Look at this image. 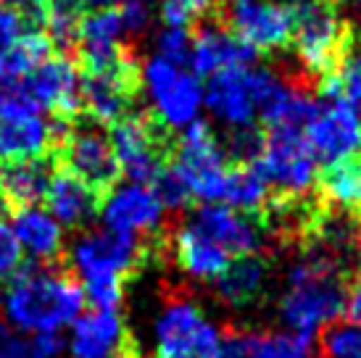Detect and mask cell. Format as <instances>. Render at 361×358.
<instances>
[{"mask_svg": "<svg viewBox=\"0 0 361 358\" xmlns=\"http://www.w3.org/2000/svg\"><path fill=\"white\" fill-rule=\"evenodd\" d=\"M216 21L256 53L277 50L290 42L293 6L274 0H219Z\"/></svg>", "mask_w": 361, "mask_h": 358, "instance_id": "9", "label": "cell"}, {"mask_svg": "<svg viewBox=\"0 0 361 358\" xmlns=\"http://www.w3.org/2000/svg\"><path fill=\"white\" fill-rule=\"evenodd\" d=\"M32 32V24L27 16L13 6H0V53L8 50L21 35Z\"/></svg>", "mask_w": 361, "mask_h": 358, "instance_id": "36", "label": "cell"}, {"mask_svg": "<svg viewBox=\"0 0 361 358\" xmlns=\"http://www.w3.org/2000/svg\"><path fill=\"white\" fill-rule=\"evenodd\" d=\"M319 90H335L343 98L351 103L353 109L361 113V35L351 32V37L345 42L338 66L332 71V77L322 82Z\"/></svg>", "mask_w": 361, "mask_h": 358, "instance_id": "27", "label": "cell"}, {"mask_svg": "<svg viewBox=\"0 0 361 358\" xmlns=\"http://www.w3.org/2000/svg\"><path fill=\"white\" fill-rule=\"evenodd\" d=\"M216 358H253L251 335H248V332H238V329H227L219 340Z\"/></svg>", "mask_w": 361, "mask_h": 358, "instance_id": "39", "label": "cell"}, {"mask_svg": "<svg viewBox=\"0 0 361 358\" xmlns=\"http://www.w3.org/2000/svg\"><path fill=\"white\" fill-rule=\"evenodd\" d=\"M221 332L185 295H171L156 319V358H216Z\"/></svg>", "mask_w": 361, "mask_h": 358, "instance_id": "7", "label": "cell"}, {"mask_svg": "<svg viewBox=\"0 0 361 358\" xmlns=\"http://www.w3.org/2000/svg\"><path fill=\"white\" fill-rule=\"evenodd\" d=\"M74 358H140V345L116 311H92L74 324Z\"/></svg>", "mask_w": 361, "mask_h": 358, "instance_id": "13", "label": "cell"}, {"mask_svg": "<svg viewBox=\"0 0 361 358\" xmlns=\"http://www.w3.org/2000/svg\"><path fill=\"white\" fill-rule=\"evenodd\" d=\"M343 316L348 319L351 324H359L361 327V266L348 279V288H345V314Z\"/></svg>", "mask_w": 361, "mask_h": 358, "instance_id": "40", "label": "cell"}, {"mask_svg": "<svg viewBox=\"0 0 361 358\" xmlns=\"http://www.w3.org/2000/svg\"><path fill=\"white\" fill-rule=\"evenodd\" d=\"M253 358H317L314 338L298 332H256L251 335Z\"/></svg>", "mask_w": 361, "mask_h": 358, "instance_id": "29", "label": "cell"}, {"mask_svg": "<svg viewBox=\"0 0 361 358\" xmlns=\"http://www.w3.org/2000/svg\"><path fill=\"white\" fill-rule=\"evenodd\" d=\"M82 11H101V8H114L121 0H74Z\"/></svg>", "mask_w": 361, "mask_h": 358, "instance_id": "41", "label": "cell"}, {"mask_svg": "<svg viewBox=\"0 0 361 358\" xmlns=\"http://www.w3.org/2000/svg\"><path fill=\"white\" fill-rule=\"evenodd\" d=\"M356 240H359V250H361V216L356 219Z\"/></svg>", "mask_w": 361, "mask_h": 358, "instance_id": "44", "label": "cell"}, {"mask_svg": "<svg viewBox=\"0 0 361 358\" xmlns=\"http://www.w3.org/2000/svg\"><path fill=\"white\" fill-rule=\"evenodd\" d=\"M111 148L116 153L119 169L135 185H148L156 179L174 153L171 130L164 127L156 113H127L111 124Z\"/></svg>", "mask_w": 361, "mask_h": 358, "instance_id": "4", "label": "cell"}, {"mask_svg": "<svg viewBox=\"0 0 361 358\" xmlns=\"http://www.w3.org/2000/svg\"><path fill=\"white\" fill-rule=\"evenodd\" d=\"M151 245L137 235L127 232H90L74 242L71 259L82 271V277H116L127 279L137 274L148 259Z\"/></svg>", "mask_w": 361, "mask_h": 358, "instance_id": "10", "label": "cell"}, {"mask_svg": "<svg viewBox=\"0 0 361 358\" xmlns=\"http://www.w3.org/2000/svg\"><path fill=\"white\" fill-rule=\"evenodd\" d=\"M53 156L51 124L40 116L30 119H0V166L21 163V161H40Z\"/></svg>", "mask_w": 361, "mask_h": 358, "instance_id": "20", "label": "cell"}, {"mask_svg": "<svg viewBox=\"0 0 361 358\" xmlns=\"http://www.w3.org/2000/svg\"><path fill=\"white\" fill-rule=\"evenodd\" d=\"M253 166L274 187L277 198H306L317 182V159L303 130L295 127H271L264 137L261 159Z\"/></svg>", "mask_w": 361, "mask_h": 358, "instance_id": "5", "label": "cell"}, {"mask_svg": "<svg viewBox=\"0 0 361 358\" xmlns=\"http://www.w3.org/2000/svg\"><path fill=\"white\" fill-rule=\"evenodd\" d=\"M63 342L56 332L24 338L6 321H0V358H61Z\"/></svg>", "mask_w": 361, "mask_h": 358, "instance_id": "28", "label": "cell"}, {"mask_svg": "<svg viewBox=\"0 0 361 358\" xmlns=\"http://www.w3.org/2000/svg\"><path fill=\"white\" fill-rule=\"evenodd\" d=\"M174 166L185 177L192 198L203 203H221L230 166L206 121L198 119L185 127L180 142L174 145Z\"/></svg>", "mask_w": 361, "mask_h": 358, "instance_id": "8", "label": "cell"}, {"mask_svg": "<svg viewBox=\"0 0 361 358\" xmlns=\"http://www.w3.org/2000/svg\"><path fill=\"white\" fill-rule=\"evenodd\" d=\"M303 137L309 142L317 163H338V161L361 156V116L348 100L335 90H319L317 109L309 124L303 127Z\"/></svg>", "mask_w": 361, "mask_h": 358, "instance_id": "6", "label": "cell"}, {"mask_svg": "<svg viewBox=\"0 0 361 358\" xmlns=\"http://www.w3.org/2000/svg\"><path fill=\"white\" fill-rule=\"evenodd\" d=\"M203 103L219 121L227 127H251L256 119V106L248 87V66L224 69L209 77V85L203 90Z\"/></svg>", "mask_w": 361, "mask_h": 358, "instance_id": "16", "label": "cell"}, {"mask_svg": "<svg viewBox=\"0 0 361 358\" xmlns=\"http://www.w3.org/2000/svg\"><path fill=\"white\" fill-rule=\"evenodd\" d=\"M42 203L51 209V214L61 224H66V227H82V224H87V221H92L101 214L103 195H98L95 190H90L77 177L56 169L51 182H48Z\"/></svg>", "mask_w": 361, "mask_h": 358, "instance_id": "17", "label": "cell"}, {"mask_svg": "<svg viewBox=\"0 0 361 358\" xmlns=\"http://www.w3.org/2000/svg\"><path fill=\"white\" fill-rule=\"evenodd\" d=\"M290 6V40L301 61V71L322 85L327 77H332L353 30L341 16L338 0H295Z\"/></svg>", "mask_w": 361, "mask_h": 358, "instance_id": "2", "label": "cell"}, {"mask_svg": "<svg viewBox=\"0 0 361 358\" xmlns=\"http://www.w3.org/2000/svg\"><path fill=\"white\" fill-rule=\"evenodd\" d=\"M319 350L327 358H361V327L359 324H330L324 329Z\"/></svg>", "mask_w": 361, "mask_h": 358, "instance_id": "32", "label": "cell"}, {"mask_svg": "<svg viewBox=\"0 0 361 358\" xmlns=\"http://www.w3.org/2000/svg\"><path fill=\"white\" fill-rule=\"evenodd\" d=\"M11 324L35 335L56 332L77 319L85 306V290L63 266H19L3 298Z\"/></svg>", "mask_w": 361, "mask_h": 358, "instance_id": "1", "label": "cell"}, {"mask_svg": "<svg viewBox=\"0 0 361 358\" xmlns=\"http://www.w3.org/2000/svg\"><path fill=\"white\" fill-rule=\"evenodd\" d=\"M21 266V245L13 229L0 219V279L16 274Z\"/></svg>", "mask_w": 361, "mask_h": 358, "instance_id": "37", "label": "cell"}, {"mask_svg": "<svg viewBox=\"0 0 361 358\" xmlns=\"http://www.w3.org/2000/svg\"><path fill=\"white\" fill-rule=\"evenodd\" d=\"M156 103V119L169 130H185L192 121H198L203 106V87L195 74L180 71L174 80L151 95Z\"/></svg>", "mask_w": 361, "mask_h": 358, "instance_id": "21", "label": "cell"}, {"mask_svg": "<svg viewBox=\"0 0 361 358\" xmlns=\"http://www.w3.org/2000/svg\"><path fill=\"white\" fill-rule=\"evenodd\" d=\"M345 3H348L353 11H359V13H361V0H345Z\"/></svg>", "mask_w": 361, "mask_h": 358, "instance_id": "43", "label": "cell"}, {"mask_svg": "<svg viewBox=\"0 0 361 358\" xmlns=\"http://www.w3.org/2000/svg\"><path fill=\"white\" fill-rule=\"evenodd\" d=\"M171 242H174V256H177L180 268L185 274H190L192 279L214 282L230 266V253L221 250L214 240L203 235L201 229L192 227L190 221L174 232Z\"/></svg>", "mask_w": 361, "mask_h": 358, "instance_id": "19", "label": "cell"}, {"mask_svg": "<svg viewBox=\"0 0 361 358\" xmlns=\"http://www.w3.org/2000/svg\"><path fill=\"white\" fill-rule=\"evenodd\" d=\"M151 185H153L151 190L156 192V198H159V203L164 206V209L182 211V209H188V206H190L192 192H190V187H188L185 177L177 171V166H174L171 161L159 171V174H156V179H153Z\"/></svg>", "mask_w": 361, "mask_h": 358, "instance_id": "30", "label": "cell"}, {"mask_svg": "<svg viewBox=\"0 0 361 358\" xmlns=\"http://www.w3.org/2000/svg\"><path fill=\"white\" fill-rule=\"evenodd\" d=\"M264 137L267 132L256 130V124L251 127H238L232 130L224 140V156L235 161V166H251L261 159V150H264Z\"/></svg>", "mask_w": 361, "mask_h": 358, "instance_id": "31", "label": "cell"}, {"mask_svg": "<svg viewBox=\"0 0 361 358\" xmlns=\"http://www.w3.org/2000/svg\"><path fill=\"white\" fill-rule=\"evenodd\" d=\"M13 235L19 240V245L30 250L32 256L45 261H56L63 248L61 227L40 209H24L16 211L13 216Z\"/></svg>", "mask_w": 361, "mask_h": 358, "instance_id": "23", "label": "cell"}, {"mask_svg": "<svg viewBox=\"0 0 361 358\" xmlns=\"http://www.w3.org/2000/svg\"><path fill=\"white\" fill-rule=\"evenodd\" d=\"M269 190V182L264 179V174L253 163L251 166H232L230 174H227V187H224L221 203L240 211V214L256 216L267 209V203L271 198Z\"/></svg>", "mask_w": 361, "mask_h": 358, "instance_id": "25", "label": "cell"}, {"mask_svg": "<svg viewBox=\"0 0 361 358\" xmlns=\"http://www.w3.org/2000/svg\"><path fill=\"white\" fill-rule=\"evenodd\" d=\"M121 21H124V30L127 32H142L151 24V8L145 0H121L119 6Z\"/></svg>", "mask_w": 361, "mask_h": 358, "instance_id": "38", "label": "cell"}, {"mask_svg": "<svg viewBox=\"0 0 361 358\" xmlns=\"http://www.w3.org/2000/svg\"><path fill=\"white\" fill-rule=\"evenodd\" d=\"M219 0H164L161 3V19L166 27H182L188 30L190 24L203 21L209 13H216Z\"/></svg>", "mask_w": 361, "mask_h": 358, "instance_id": "33", "label": "cell"}, {"mask_svg": "<svg viewBox=\"0 0 361 358\" xmlns=\"http://www.w3.org/2000/svg\"><path fill=\"white\" fill-rule=\"evenodd\" d=\"M251 61H256V50L238 40L219 21H198L195 24L190 50V66L195 74L211 77L224 69L251 66Z\"/></svg>", "mask_w": 361, "mask_h": 358, "instance_id": "14", "label": "cell"}, {"mask_svg": "<svg viewBox=\"0 0 361 358\" xmlns=\"http://www.w3.org/2000/svg\"><path fill=\"white\" fill-rule=\"evenodd\" d=\"M80 69L63 53L48 56L40 66L21 80V87L37 106L48 109L59 119H77L82 116V87Z\"/></svg>", "mask_w": 361, "mask_h": 358, "instance_id": "11", "label": "cell"}, {"mask_svg": "<svg viewBox=\"0 0 361 358\" xmlns=\"http://www.w3.org/2000/svg\"><path fill=\"white\" fill-rule=\"evenodd\" d=\"M190 224L201 229L206 237H211L221 250H227L235 259L256 256L267 245V235H264L261 221H256L248 214L230 209L224 203L201 206L190 219Z\"/></svg>", "mask_w": 361, "mask_h": 358, "instance_id": "12", "label": "cell"}, {"mask_svg": "<svg viewBox=\"0 0 361 358\" xmlns=\"http://www.w3.org/2000/svg\"><path fill=\"white\" fill-rule=\"evenodd\" d=\"M85 295L98 311H114L124 298V279L116 277H87L85 279Z\"/></svg>", "mask_w": 361, "mask_h": 358, "instance_id": "35", "label": "cell"}, {"mask_svg": "<svg viewBox=\"0 0 361 358\" xmlns=\"http://www.w3.org/2000/svg\"><path fill=\"white\" fill-rule=\"evenodd\" d=\"M53 171L56 166L51 159L0 166V200L6 203L11 216L16 211L37 209V203L45 200V190H48Z\"/></svg>", "mask_w": 361, "mask_h": 358, "instance_id": "18", "label": "cell"}, {"mask_svg": "<svg viewBox=\"0 0 361 358\" xmlns=\"http://www.w3.org/2000/svg\"><path fill=\"white\" fill-rule=\"evenodd\" d=\"M16 87H21V82H11V80H6V77L0 74V103H3V100L8 98V95H11V92H13Z\"/></svg>", "mask_w": 361, "mask_h": 358, "instance_id": "42", "label": "cell"}, {"mask_svg": "<svg viewBox=\"0 0 361 358\" xmlns=\"http://www.w3.org/2000/svg\"><path fill=\"white\" fill-rule=\"evenodd\" d=\"M101 216L111 232L140 235V232H156L164 219V206L151 187L132 182L130 187H114L103 198Z\"/></svg>", "mask_w": 361, "mask_h": 358, "instance_id": "15", "label": "cell"}, {"mask_svg": "<svg viewBox=\"0 0 361 358\" xmlns=\"http://www.w3.org/2000/svg\"><path fill=\"white\" fill-rule=\"evenodd\" d=\"M319 203L338 211H361V156L324 166L319 177Z\"/></svg>", "mask_w": 361, "mask_h": 358, "instance_id": "22", "label": "cell"}, {"mask_svg": "<svg viewBox=\"0 0 361 358\" xmlns=\"http://www.w3.org/2000/svg\"><path fill=\"white\" fill-rule=\"evenodd\" d=\"M53 166L85 182L98 195H109L119 182V161L111 148V137H106L101 124L87 119L85 113L71 121V130L53 150Z\"/></svg>", "mask_w": 361, "mask_h": 358, "instance_id": "3", "label": "cell"}, {"mask_svg": "<svg viewBox=\"0 0 361 358\" xmlns=\"http://www.w3.org/2000/svg\"><path fill=\"white\" fill-rule=\"evenodd\" d=\"M156 45H159V58L169 61L174 66L190 63L192 37L188 30H182V27H166L164 32H159Z\"/></svg>", "mask_w": 361, "mask_h": 358, "instance_id": "34", "label": "cell"}, {"mask_svg": "<svg viewBox=\"0 0 361 358\" xmlns=\"http://www.w3.org/2000/svg\"><path fill=\"white\" fill-rule=\"evenodd\" d=\"M216 295L230 306H245L256 300L267 285V264L259 256H243L214 279Z\"/></svg>", "mask_w": 361, "mask_h": 358, "instance_id": "24", "label": "cell"}, {"mask_svg": "<svg viewBox=\"0 0 361 358\" xmlns=\"http://www.w3.org/2000/svg\"><path fill=\"white\" fill-rule=\"evenodd\" d=\"M53 50L56 48H53L48 32L42 30L27 32L8 50L0 53V74L11 82H21L35 66H40L48 56H53Z\"/></svg>", "mask_w": 361, "mask_h": 358, "instance_id": "26", "label": "cell"}]
</instances>
